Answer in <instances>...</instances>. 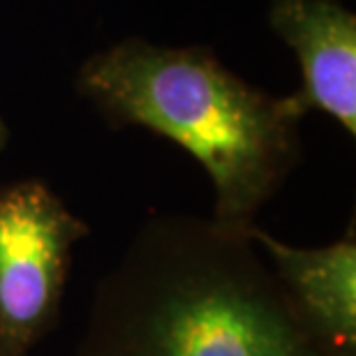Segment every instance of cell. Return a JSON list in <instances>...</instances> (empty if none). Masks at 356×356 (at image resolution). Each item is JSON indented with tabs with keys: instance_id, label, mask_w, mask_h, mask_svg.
Segmentation results:
<instances>
[{
	"instance_id": "6",
	"label": "cell",
	"mask_w": 356,
	"mask_h": 356,
	"mask_svg": "<svg viewBox=\"0 0 356 356\" xmlns=\"http://www.w3.org/2000/svg\"><path fill=\"white\" fill-rule=\"evenodd\" d=\"M7 141H10V130H7V125L3 123V118H0V151L7 146Z\"/></svg>"
},
{
	"instance_id": "2",
	"label": "cell",
	"mask_w": 356,
	"mask_h": 356,
	"mask_svg": "<svg viewBox=\"0 0 356 356\" xmlns=\"http://www.w3.org/2000/svg\"><path fill=\"white\" fill-rule=\"evenodd\" d=\"M76 88L113 127L139 125L185 148L213 183V218L243 232L301 158L305 109L270 95L204 47L123 40L83 63Z\"/></svg>"
},
{
	"instance_id": "5",
	"label": "cell",
	"mask_w": 356,
	"mask_h": 356,
	"mask_svg": "<svg viewBox=\"0 0 356 356\" xmlns=\"http://www.w3.org/2000/svg\"><path fill=\"white\" fill-rule=\"evenodd\" d=\"M248 238L268 257L303 322L340 356H356V229L333 243L296 248L252 225Z\"/></svg>"
},
{
	"instance_id": "1",
	"label": "cell",
	"mask_w": 356,
	"mask_h": 356,
	"mask_svg": "<svg viewBox=\"0 0 356 356\" xmlns=\"http://www.w3.org/2000/svg\"><path fill=\"white\" fill-rule=\"evenodd\" d=\"M72 356H340L245 229L153 216L97 282Z\"/></svg>"
},
{
	"instance_id": "3",
	"label": "cell",
	"mask_w": 356,
	"mask_h": 356,
	"mask_svg": "<svg viewBox=\"0 0 356 356\" xmlns=\"http://www.w3.org/2000/svg\"><path fill=\"white\" fill-rule=\"evenodd\" d=\"M88 234L40 178L0 188V356H28L56 329L72 250Z\"/></svg>"
},
{
	"instance_id": "4",
	"label": "cell",
	"mask_w": 356,
	"mask_h": 356,
	"mask_svg": "<svg viewBox=\"0 0 356 356\" xmlns=\"http://www.w3.org/2000/svg\"><path fill=\"white\" fill-rule=\"evenodd\" d=\"M268 24L301 65L294 92L305 113L319 109L356 134V17L338 0H270Z\"/></svg>"
}]
</instances>
